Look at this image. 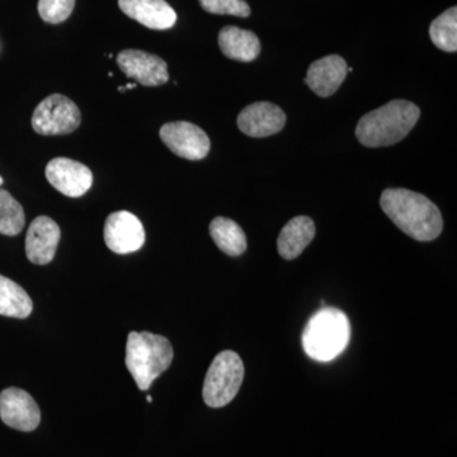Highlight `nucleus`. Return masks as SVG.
I'll list each match as a JSON object with an SVG mask.
<instances>
[{
  "mask_svg": "<svg viewBox=\"0 0 457 457\" xmlns=\"http://www.w3.org/2000/svg\"><path fill=\"white\" fill-rule=\"evenodd\" d=\"M380 206L403 233L418 242L435 240L444 228L440 209L418 192L405 188L385 189Z\"/></svg>",
  "mask_w": 457,
  "mask_h": 457,
  "instance_id": "f257e3e1",
  "label": "nucleus"
},
{
  "mask_svg": "<svg viewBox=\"0 0 457 457\" xmlns=\"http://www.w3.org/2000/svg\"><path fill=\"white\" fill-rule=\"evenodd\" d=\"M420 116L417 104L405 99H394L361 117L356 128L357 139L368 147L394 145L407 137Z\"/></svg>",
  "mask_w": 457,
  "mask_h": 457,
  "instance_id": "f03ea898",
  "label": "nucleus"
},
{
  "mask_svg": "<svg viewBox=\"0 0 457 457\" xmlns=\"http://www.w3.org/2000/svg\"><path fill=\"white\" fill-rule=\"evenodd\" d=\"M174 351L170 339L150 332H130L126 343V368L141 392L167 371L173 361Z\"/></svg>",
  "mask_w": 457,
  "mask_h": 457,
  "instance_id": "7ed1b4c3",
  "label": "nucleus"
},
{
  "mask_svg": "<svg viewBox=\"0 0 457 457\" xmlns=\"http://www.w3.org/2000/svg\"><path fill=\"white\" fill-rule=\"evenodd\" d=\"M350 320L336 308H324L312 315L303 333V345L312 360L336 359L350 342Z\"/></svg>",
  "mask_w": 457,
  "mask_h": 457,
  "instance_id": "20e7f679",
  "label": "nucleus"
},
{
  "mask_svg": "<svg viewBox=\"0 0 457 457\" xmlns=\"http://www.w3.org/2000/svg\"><path fill=\"white\" fill-rule=\"evenodd\" d=\"M245 380V363L233 351L220 352L213 359L204 378V402L210 408L228 405L239 393Z\"/></svg>",
  "mask_w": 457,
  "mask_h": 457,
  "instance_id": "39448f33",
  "label": "nucleus"
},
{
  "mask_svg": "<svg viewBox=\"0 0 457 457\" xmlns=\"http://www.w3.org/2000/svg\"><path fill=\"white\" fill-rule=\"evenodd\" d=\"M82 122L79 107L62 95H51L33 111L32 128L44 137L68 135Z\"/></svg>",
  "mask_w": 457,
  "mask_h": 457,
  "instance_id": "423d86ee",
  "label": "nucleus"
},
{
  "mask_svg": "<svg viewBox=\"0 0 457 457\" xmlns=\"http://www.w3.org/2000/svg\"><path fill=\"white\" fill-rule=\"evenodd\" d=\"M161 139L173 154L187 161H201L209 154V137L195 123L176 121L162 126Z\"/></svg>",
  "mask_w": 457,
  "mask_h": 457,
  "instance_id": "0eeeda50",
  "label": "nucleus"
},
{
  "mask_svg": "<svg viewBox=\"0 0 457 457\" xmlns=\"http://www.w3.org/2000/svg\"><path fill=\"white\" fill-rule=\"evenodd\" d=\"M104 237L113 253H134L145 243V228L134 213L116 212L111 213L104 222Z\"/></svg>",
  "mask_w": 457,
  "mask_h": 457,
  "instance_id": "6e6552de",
  "label": "nucleus"
},
{
  "mask_svg": "<svg viewBox=\"0 0 457 457\" xmlns=\"http://www.w3.org/2000/svg\"><path fill=\"white\" fill-rule=\"evenodd\" d=\"M0 418L11 428L32 432L40 426L41 411L26 390L8 387L0 393Z\"/></svg>",
  "mask_w": 457,
  "mask_h": 457,
  "instance_id": "1a4fd4ad",
  "label": "nucleus"
},
{
  "mask_svg": "<svg viewBox=\"0 0 457 457\" xmlns=\"http://www.w3.org/2000/svg\"><path fill=\"white\" fill-rule=\"evenodd\" d=\"M116 62L126 77L137 80L141 86L159 87L170 80L167 62L146 51L123 50L117 55Z\"/></svg>",
  "mask_w": 457,
  "mask_h": 457,
  "instance_id": "9d476101",
  "label": "nucleus"
},
{
  "mask_svg": "<svg viewBox=\"0 0 457 457\" xmlns=\"http://www.w3.org/2000/svg\"><path fill=\"white\" fill-rule=\"evenodd\" d=\"M51 186L68 197H82L93 185V173L87 165L69 158H55L45 170Z\"/></svg>",
  "mask_w": 457,
  "mask_h": 457,
  "instance_id": "9b49d317",
  "label": "nucleus"
},
{
  "mask_svg": "<svg viewBox=\"0 0 457 457\" xmlns=\"http://www.w3.org/2000/svg\"><path fill=\"white\" fill-rule=\"evenodd\" d=\"M237 128L251 137H267L285 128L286 114L270 102H255L237 116Z\"/></svg>",
  "mask_w": 457,
  "mask_h": 457,
  "instance_id": "f8f14e48",
  "label": "nucleus"
},
{
  "mask_svg": "<svg viewBox=\"0 0 457 457\" xmlns=\"http://www.w3.org/2000/svg\"><path fill=\"white\" fill-rule=\"evenodd\" d=\"M59 225L49 216H38L29 225L26 236V254L33 264H49L55 257L59 245Z\"/></svg>",
  "mask_w": 457,
  "mask_h": 457,
  "instance_id": "ddd939ff",
  "label": "nucleus"
},
{
  "mask_svg": "<svg viewBox=\"0 0 457 457\" xmlns=\"http://www.w3.org/2000/svg\"><path fill=\"white\" fill-rule=\"evenodd\" d=\"M348 66L339 55L321 57L308 69L305 83L319 97L335 95L347 77Z\"/></svg>",
  "mask_w": 457,
  "mask_h": 457,
  "instance_id": "4468645a",
  "label": "nucleus"
},
{
  "mask_svg": "<svg viewBox=\"0 0 457 457\" xmlns=\"http://www.w3.org/2000/svg\"><path fill=\"white\" fill-rule=\"evenodd\" d=\"M126 16L150 29H170L176 25L177 13L165 0H119Z\"/></svg>",
  "mask_w": 457,
  "mask_h": 457,
  "instance_id": "2eb2a0df",
  "label": "nucleus"
},
{
  "mask_svg": "<svg viewBox=\"0 0 457 457\" xmlns=\"http://www.w3.org/2000/svg\"><path fill=\"white\" fill-rule=\"evenodd\" d=\"M317 228L309 216H296L282 228L278 239V253L284 260L293 261L305 251L314 239Z\"/></svg>",
  "mask_w": 457,
  "mask_h": 457,
  "instance_id": "dca6fc26",
  "label": "nucleus"
},
{
  "mask_svg": "<svg viewBox=\"0 0 457 457\" xmlns=\"http://www.w3.org/2000/svg\"><path fill=\"white\" fill-rule=\"evenodd\" d=\"M218 42L222 54L237 62H251L261 54V42L257 35L239 27H224L219 33Z\"/></svg>",
  "mask_w": 457,
  "mask_h": 457,
  "instance_id": "f3484780",
  "label": "nucleus"
},
{
  "mask_svg": "<svg viewBox=\"0 0 457 457\" xmlns=\"http://www.w3.org/2000/svg\"><path fill=\"white\" fill-rule=\"evenodd\" d=\"M210 236H212L216 246L230 257H239L246 251V237L245 230L231 219H213L210 224Z\"/></svg>",
  "mask_w": 457,
  "mask_h": 457,
  "instance_id": "a211bd4d",
  "label": "nucleus"
},
{
  "mask_svg": "<svg viewBox=\"0 0 457 457\" xmlns=\"http://www.w3.org/2000/svg\"><path fill=\"white\" fill-rule=\"evenodd\" d=\"M33 303L22 286L0 275V315L26 319L31 315Z\"/></svg>",
  "mask_w": 457,
  "mask_h": 457,
  "instance_id": "6ab92c4d",
  "label": "nucleus"
},
{
  "mask_svg": "<svg viewBox=\"0 0 457 457\" xmlns=\"http://www.w3.org/2000/svg\"><path fill=\"white\" fill-rule=\"evenodd\" d=\"M429 37L433 44L446 53L457 51V8L447 9L436 18L429 27Z\"/></svg>",
  "mask_w": 457,
  "mask_h": 457,
  "instance_id": "aec40b11",
  "label": "nucleus"
},
{
  "mask_svg": "<svg viewBox=\"0 0 457 457\" xmlns=\"http://www.w3.org/2000/svg\"><path fill=\"white\" fill-rule=\"evenodd\" d=\"M26 224L25 212L16 198L0 188V234L16 237Z\"/></svg>",
  "mask_w": 457,
  "mask_h": 457,
  "instance_id": "412c9836",
  "label": "nucleus"
},
{
  "mask_svg": "<svg viewBox=\"0 0 457 457\" xmlns=\"http://www.w3.org/2000/svg\"><path fill=\"white\" fill-rule=\"evenodd\" d=\"M75 0H40L38 2V13L45 22H64L73 13Z\"/></svg>",
  "mask_w": 457,
  "mask_h": 457,
  "instance_id": "4be33fe9",
  "label": "nucleus"
},
{
  "mask_svg": "<svg viewBox=\"0 0 457 457\" xmlns=\"http://www.w3.org/2000/svg\"><path fill=\"white\" fill-rule=\"evenodd\" d=\"M198 2L209 13L242 18L251 16V7L245 0H198Z\"/></svg>",
  "mask_w": 457,
  "mask_h": 457,
  "instance_id": "5701e85b",
  "label": "nucleus"
},
{
  "mask_svg": "<svg viewBox=\"0 0 457 457\" xmlns=\"http://www.w3.org/2000/svg\"><path fill=\"white\" fill-rule=\"evenodd\" d=\"M137 88V84H128V86H125V89L126 90H129V89H135Z\"/></svg>",
  "mask_w": 457,
  "mask_h": 457,
  "instance_id": "b1692460",
  "label": "nucleus"
},
{
  "mask_svg": "<svg viewBox=\"0 0 457 457\" xmlns=\"http://www.w3.org/2000/svg\"><path fill=\"white\" fill-rule=\"evenodd\" d=\"M146 402H147V403H152V402H153V398H152V396L147 395V396H146Z\"/></svg>",
  "mask_w": 457,
  "mask_h": 457,
  "instance_id": "393cba45",
  "label": "nucleus"
},
{
  "mask_svg": "<svg viewBox=\"0 0 457 457\" xmlns=\"http://www.w3.org/2000/svg\"><path fill=\"white\" fill-rule=\"evenodd\" d=\"M3 183H4V180H3L2 177H0V186H2Z\"/></svg>",
  "mask_w": 457,
  "mask_h": 457,
  "instance_id": "a878e982",
  "label": "nucleus"
}]
</instances>
